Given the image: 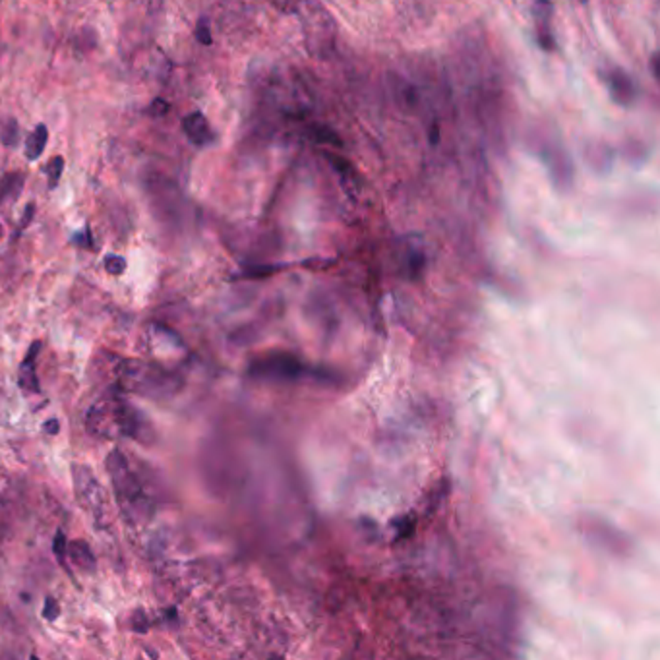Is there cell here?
I'll return each instance as SVG.
<instances>
[{
    "instance_id": "cell-1",
    "label": "cell",
    "mask_w": 660,
    "mask_h": 660,
    "mask_svg": "<svg viewBox=\"0 0 660 660\" xmlns=\"http://www.w3.org/2000/svg\"><path fill=\"white\" fill-rule=\"evenodd\" d=\"M86 422L89 432L101 438H128L140 444L155 440L154 426L146 414L126 399L114 395L95 403L87 413Z\"/></svg>"
},
{
    "instance_id": "cell-2",
    "label": "cell",
    "mask_w": 660,
    "mask_h": 660,
    "mask_svg": "<svg viewBox=\"0 0 660 660\" xmlns=\"http://www.w3.org/2000/svg\"><path fill=\"white\" fill-rule=\"evenodd\" d=\"M111 374H113L114 386L126 394L144 395V397H167L174 395L182 386L179 376L169 368L146 362L138 359H119L109 356Z\"/></svg>"
},
{
    "instance_id": "cell-3",
    "label": "cell",
    "mask_w": 660,
    "mask_h": 660,
    "mask_svg": "<svg viewBox=\"0 0 660 660\" xmlns=\"http://www.w3.org/2000/svg\"><path fill=\"white\" fill-rule=\"evenodd\" d=\"M107 471L111 474L114 498L119 501L122 515L130 523H146L151 519L154 506L120 449H113L107 455Z\"/></svg>"
},
{
    "instance_id": "cell-4",
    "label": "cell",
    "mask_w": 660,
    "mask_h": 660,
    "mask_svg": "<svg viewBox=\"0 0 660 660\" xmlns=\"http://www.w3.org/2000/svg\"><path fill=\"white\" fill-rule=\"evenodd\" d=\"M74 486L81 506L94 515L99 525H103V521L107 519V496L99 482L94 479L91 471L87 467H74Z\"/></svg>"
},
{
    "instance_id": "cell-5",
    "label": "cell",
    "mask_w": 660,
    "mask_h": 660,
    "mask_svg": "<svg viewBox=\"0 0 660 660\" xmlns=\"http://www.w3.org/2000/svg\"><path fill=\"white\" fill-rule=\"evenodd\" d=\"M182 132L186 134L188 140L198 147L209 146L215 138L209 122L201 113H190L188 116H184L182 119Z\"/></svg>"
},
{
    "instance_id": "cell-6",
    "label": "cell",
    "mask_w": 660,
    "mask_h": 660,
    "mask_svg": "<svg viewBox=\"0 0 660 660\" xmlns=\"http://www.w3.org/2000/svg\"><path fill=\"white\" fill-rule=\"evenodd\" d=\"M608 86H610V94L612 99L621 105V107H629L635 99V86L634 80L629 78V74L621 68H614L610 76H608Z\"/></svg>"
},
{
    "instance_id": "cell-7",
    "label": "cell",
    "mask_w": 660,
    "mask_h": 660,
    "mask_svg": "<svg viewBox=\"0 0 660 660\" xmlns=\"http://www.w3.org/2000/svg\"><path fill=\"white\" fill-rule=\"evenodd\" d=\"M39 349L41 341H35L20 366V387L27 394H39V380H37V372H35V359L39 354Z\"/></svg>"
},
{
    "instance_id": "cell-8",
    "label": "cell",
    "mask_w": 660,
    "mask_h": 660,
    "mask_svg": "<svg viewBox=\"0 0 660 660\" xmlns=\"http://www.w3.org/2000/svg\"><path fill=\"white\" fill-rule=\"evenodd\" d=\"M68 556L70 560L76 564L78 569H81L84 574H91L95 569V556L91 552V548L87 546L84 540H74L68 544Z\"/></svg>"
},
{
    "instance_id": "cell-9",
    "label": "cell",
    "mask_w": 660,
    "mask_h": 660,
    "mask_svg": "<svg viewBox=\"0 0 660 660\" xmlns=\"http://www.w3.org/2000/svg\"><path fill=\"white\" fill-rule=\"evenodd\" d=\"M49 141V130L45 124H37L35 130L29 136H27L26 141V157L29 161L39 159L43 151H45V147H47Z\"/></svg>"
},
{
    "instance_id": "cell-10",
    "label": "cell",
    "mask_w": 660,
    "mask_h": 660,
    "mask_svg": "<svg viewBox=\"0 0 660 660\" xmlns=\"http://www.w3.org/2000/svg\"><path fill=\"white\" fill-rule=\"evenodd\" d=\"M21 188H24V176L20 173H8L0 182V201L18 198Z\"/></svg>"
},
{
    "instance_id": "cell-11",
    "label": "cell",
    "mask_w": 660,
    "mask_h": 660,
    "mask_svg": "<svg viewBox=\"0 0 660 660\" xmlns=\"http://www.w3.org/2000/svg\"><path fill=\"white\" fill-rule=\"evenodd\" d=\"M0 141H2V146L6 147L18 146V141H20V124H18V120L8 119L2 122V126H0Z\"/></svg>"
},
{
    "instance_id": "cell-12",
    "label": "cell",
    "mask_w": 660,
    "mask_h": 660,
    "mask_svg": "<svg viewBox=\"0 0 660 660\" xmlns=\"http://www.w3.org/2000/svg\"><path fill=\"white\" fill-rule=\"evenodd\" d=\"M534 16L539 24V31H550V18H552V2L550 0H534Z\"/></svg>"
},
{
    "instance_id": "cell-13",
    "label": "cell",
    "mask_w": 660,
    "mask_h": 660,
    "mask_svg": "<svg viewBox=\"0 0 660 660\" xmlns=\"http://www.w3.org/2000/svg\"><path fill=\"white\" fill-rule=\"evenodd\" d=\"M62 173H64V157L54 155L53 159L47 163V182L51 190H54V188L59 186Z\"/></svg>"
},
{
    "instance_id": "cell-14",
    "label": "cell",
    "mask_w": 660,
    "mask_h": 660,
    "mask_svg": "<svg viewBox=\"0 0 660 660\" xmlns=\"http://www.w3.org/2000/svg\"><path fill=\"white\" fill-rule=\"evenodd\" d=\"M53 552H54V556H56V560H59L60 564H62V566H66L68 542H66V536H64V533H62V531H56V534H54Z\"/></svg>"
},
{
    "instance_id": "cell-15",
    "label": "cell",
    "mask_w": 660,
    "mask_h": 660,
    "mask_svg": "<svg viewBox=\"0 0 660 660\" xmlns=\"http://www.w3.org/2000/svg\"><path fill=\"white\" fill-rule=\"evenodd\" d=\"M126 266V260L122 256H119V254H109L107 258H105V269L111 275H122Z\"/></svg>"
},
{
    "instance_id": "cell-16",
    "label": "cell",
    "mask_w": 660,
    "mask_h": 660,
    "mask_svg": "<svg viewBox=\"0 0 660 660\" xmlns=\"http://www.w3.org/2000/svg\"><path fill=\"white\" fill-rule=\"evenodd\" d=\"M196 39L201 45H211L214 39H211V29H209V20L207 18H200L198 20V26H196Z\"/></svg>"
},
{
    "instance_id": "cell-17",
    "label": "cell",
    "mask_w": 660,
    "mask_h": 660,
    "mask_svg": "<svg viewBox=\"0 0 660 660\" xmlns=\"http://www.w3.org/2000/svg\"><path fill=\"white\" fill-rule=\"evenodd\" d=\"M316 140L321 141V144H331V146H337V147L343 146L339 140V136H337L334 130H329V128H326V126L316 128Z\"/></svg>"
},
{
    "instance_id": "cell-18",
    "label": "cell",
    "mask_w": 660,
    "mask_h": 660,
    "mask_svg": "<svg viewBox=\"0 0 660 660\" xmlns=\"http://www.w3.org/2000/svg\"><path fill=\"white\" fill-rule=\"evenodd\" d=\"M59 616H60L59 602H56L53 596H47V600H45V606H43V618L49 621H53V620H56Z\"/></svg>"
},
{
    "instance_id": "cell-19",
    "label": "cell",
    "mask_w": 660,
    "mask_h": 660,
    "mask_svg": "<svg viewBox=\"0 0 660 660\" xmlns=\"http://www.w3.org/2000/svg\"><path fill=\"white\" fill-rule=\"evenodd\" d=\"M130 626H132V629L134 631H138V634H144V631H147V626H149V621H147V616L144 612H136L132 616V618H130Z\"/></svg>"
},
{
    "instance_id": "cell-20",
    "label": "cell",
    "mask_w": 660,
    "mask_h": 660,
    "mask_svg": "<svg viewBox=\"0 0 660 660\" xmlns=\"http://www.w3.org/2000/svg\"><path fill=\"white\" fill-rule=\"evenodd\" d=\"M43 430H45V432H47V434H51V436H56V434L60 432V422H59V419L45 420V422H43Z\"/></svg>"
},
{
    "instance_id": "cell-21",
    "label": "cell",
    "mask_w": 660,
    "mask_h": 660,
    "mask_svg": "<svg viewBox=\"0 0 660 660\" xmlns=\"http://www.w3.org/2000/svg\"><path fill=\"white\" fill-rule=\"evenodd\" d=\"M34 215H35V206H34V204H29V206L26 207V211H24V215H21V229H26L27 225L31 223V219H34Z\"/></svg>"
},
{
    "instance_id": "cell-22",
    "label": "cell",
    "mask_w": 660,
    "mask_h": 660,
    "mask_svg": "<svg viewBox=\"0 0 660 660\" xmlns=\"http://www.w3.org/2000/svg\"><path fill=\"white\" fill-rule=\"evenodd\" d=\"M428 138H430V144H432V146H438V144H440V126H438L436 122H434L432 128H430V136H428Z\"/></svg>"
},
{
    "instance_id": "cell-23",
    "label": "cell",
    "mask_w": 660,
    "mask_h": 660,
    "mask_svg": "<svg viewBox=\"0 0 660 660\" xmlns=\"http://www.w3.org/2000/svg\"><path fill=\"white\" fill-rule=\"evenodd\" d=\"M651 72H653L654 81H659L660 80V76H659V53H653V56H651Z\"/></svg>"
},
{
    "instance_id": "cell-24",
    "label": "cell",
    "mask_w": 660,
    "mask_h": 660,
    "mask_svg": "<svg viewBox=\"0 0 660 660\" xmlns=\"http://www.w3.org/2000/svg\"><path fill=\"white\" fill-rule=\"evenodd\" d=\"M579 2H581V4H587L589 0H579Z\"/></svg>"
}]
</instances>
